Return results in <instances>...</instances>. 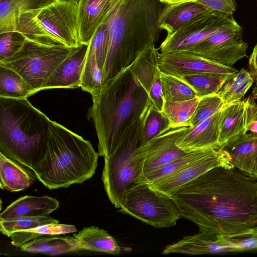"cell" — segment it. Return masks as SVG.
I'll return each mask as SVG.
<instances>
[{"label":"cell","mask_w":257,"mask_h":257,"mask_svg":"<svg viewBox=\"0 0 257 257\" xmlns=\"http://www.w3.org/2000/svg\"><path fill=\"white\" fill-rule=\"evenodd\" d=\"M211 148L199 150L187 153L173 160L143 179L139 183H152L203 157Z\"/></svg>","instance_id":"d590c367"},{"label":"cell","mask_w":257,"mask_h":257,"mask_svg":"<svg viewBox=\"0 0 257 257\" xmlns=\"http://www.w3.org/2000/svg\"><path fill=\"white\" fill-rule=\"evenodd\" d=\"M74 47L51 46L26 41L21 50L0 65L18 73L25 81L32 95L42 88Z\"/></svg>","instance_id":"ba28073f"},{"label":"cell","mask_w":257,"mask_h":257,"mask_svg":"<svg viewBox=\"0 0 257 257\" xmlns=\"http://www.w3.org/2000/svg\"><path fill=\"white\" fill-rule=\"evenodd\" d=\"M102 80L103 72L98 65L95 55L87 52L80 87L92 96L97 95L102 88Z\"/></svg>","instance_id":"836d02e7"},{"label":"cell","mask_w":257,"mask_h":257,"mask_svg":"<svg viewBox=\"0 0 257 257\" xmlns=\"http://www.w3.org/2000/svg\"><path fill=\"white\" fill-rule=\"evenodd\" d=\"M256 79H257V78L255 79V80H256Z\"/></svg>","instance_id":"c3c4849f"},{"label":"cell","mask_w":257,"mask_h":257,"mask_svg":"<svg viewBox=\"0 0 257 257\" xmlns=\"http://www.w3.org/2000/svg\"><path fill=\"white\" fill-rule=\"evenodd\" d=\"M256 95H257V79L256 80Z\"/></svg>","instance_id":"7dc6e473"},{"label":"cell","mask_w":257,"mask_h":257,"mask_svg":"<svg viewBox=\"0 0 257 257\" xmlns=\"http://www.w3.org/2000/svg\"><path fill=\"white\" fill-rule=\"evenodd\" d=\"M250 73L254 79L257 78V44L255 45L248 60Z\"/></svg>","instance_id":"7bdbcfd3"},{"label":"cell","mask_w":257,"mask_h":257,"mask_svg":"<svg viewBox=\"0 0 257 257\" xmlns=\"http://www.w3.org/2000/svg\"><path fill=\"white\" fill-rule=\"evenodd\" d=\"M220 166L233 167L225 151L221 148H211L203 157L149 184L154 189L171 197L187 184L209 170Z\"/></svg>","instance_id":"4fadbf2b"},{"label":"cell","mask_w":257,"mask_h":257,"mask_svg":"<svg viewBox=\"0 0 257 257\" xmlns=\"http://www.w3.org/2000/svg\"><path fill=\"white\" fill-rule=\"evenodd\" d=\"M198 0H160V2L163 4L173 5L178 4L189 2H198Z\"/></svg>","instance_id":"ee69618b"},{"label":"cell","mask_w":257,"mask_h":257,"mask_svg":"<svg viewBox=\"0 0 257 257\" xmlns=\"http://www.w3.org/2000/svg\"><path fill=\"white\" fill-rule=\"evenodd\" d=\"M171 197L199 231L229 237L257 227V179L236 167L214 168Z\"/></svg>","instance_id":"6da1fadb"},{"label":"cell","mask_w":257,"mask_h":257,"mask_svg":"<svg viewBox=\"0 0 257 257\" xmlns=\"http://www.w3.org/2000/svg\"><path fill=\"white\" fill-rule=\"evenodd\" d=\"M159 50L155 44L146 47L130 66V70L148 94L153 107L162 112L165 101L158 67Z\"/></svg>","instance_id":"9a60e30c"},{"label":"cell","mask_w":257,"mask_h":257,"mask_svg":"<svg viewBox=\"0 0 257 257\" xmlns=\"http://www.w3.org/2000/svg\"><path fill=\"white\" fill-rule=\"evenodd\" d=\"M88 44H80L60 64L42 88H76L81 86V78Z\"/></svg>","instance_id":"e0dca14e"},{"label":"cell","mask_w":257,"mask_h":257,"mask_svg":"<svg viewBox=\"0 0 257 257\" xmlns=\"http://www.w3.org/2000/svg\"><path fill=\"white\" fill-rule=\"evenodd\" d=\"M122 0H81L78 5L80 43L88 44L97 29Z\"/></svg>","instance_id":"ac0fdd59"},{"label":"cell","mask_w":257,"mask_h":257,"mask_svg":"<svg viewBox=\"0 0 257 257\" xmlns=\"http://www.w3.org/2000/svg\"><path fill=\"white\" fill-rule=\"evenodd\" d=\"M161 83L165 102H177L197 97L193 89L173 75L160 71Z\"/></svg>","instance_id":"d6a6232c"},{"label":"cell","mask_w":257,"mask_h":257,"mask_svg":"<svg viewBox=\"0 0 257 257\" xmlns=\"http://www.w3.org/2000/svg\"><path fill=\"white\" fill-rule=\"evenodd\" d=\"M92 98L88 115L97 136L98 154L104 158L114 150L125 130L140 117L150 98L130 66L109 80Z\"/></svg>","instance_id":"3957f363"},{"label":"cell","mask_w":257,"mask_h":257,"mask_svg":"<svg viewBox=\"0 0 257 257\" xmlns=\"http://www.w3.org/2000/svg\"><path fill=\"white\" fill-rule=\"evenodd\" d=\"M98 157L90 141L51 120L45 149L33 171L49 189L67 188L92 177Z\"/></svg>","instance_id":"277c9868"},{"label":"cell","mask_w":257,"mask_h":257,"mask_svg":"<svg viewBox=\"0 0 257 257\" xmlns=\"http://www.w3.org/2000/svg\"><path fill=\"white\" fill-rule=\"evenodd\" d=\"M254 80L250 72L242 68L227 77L217 94L224 105L241 101L252 85Z\"/></svg>","instance_id":"83f0119b"},{"label":"cell","mask_w":257,"mask_h":257,"mask_svg":"<svg viewBox=\"0 0 257 257\" xmlns=\"http://www.w3.org/2000/svg\"><path fill=\"white\" fill-rule=\"evenodd\" d=\"M119 211L155 228L174 226L181 217L173 198L147 183L135 184L126 191Z\"/></svg>","instance_id":"9c48e42d"},{"label":"cell","mask_w":257,"mask_h":257,"mask_svg":"<svg viewBox=\"0 0 257 257\" xmlns=\"http://www.w3.org/2000/svg\"><path fill=\"white\" fill-rule=\"evenodd\" d=\"M73 237L80 250L118 254L131 249L120 246L116 240L106 230L95 226L84 227L77 233H73Z\"/></svg>","instance_id":"d4e9b609"},{"label":"cell","mask_w":257,"mask_h":257,"mask_svg":"<svg viewBox=\"0 0 257 257\" xmlns=\"http://www.w3.org/2000/svg\"><path fill=\"white\" fill-rule=\"evenodd\" d=\"M224 237L234 252L257 249V227L238 235Z\"/></svg>","instance_id":"60d3db41"},{"label":"cell","mask_w":257,"mask_h":257,"mask_svg":"<svg viewBox=\"0 0 257 257\" xmlns=\"http://www.w3.org/2000/svg\"><path fill=\"white\" fill-rule=\"evenodd\" d=\"M158 67L161 72L174 76L191 74L229 75L238 71L185 50L160 53Z\"/></svg>","instance_id":"5bb4252c"},{"label":"cell","mask_w":257,"mask_h":257,"mask_svg":"<svg viewBox=\"0 0 257 257\" xmlns=\"http://www.w3.org/2000/svg\"><path fill=\"white\" fill-rule=\"evenodd\" d=\"M59 1L67 2H71V3H76V4H78L81 0H59Z\"/></svg>","instance_id":"f6af8a7d"},{"label":"cell","mask_w":257,"mask_h":257,"mask_svg":"<svg viewBox=\"0 0 257 257\" xmlns=\"http://www.w3.org/2000/svg\"><path fill=\"white\" fill-rule=\"evenodd\" d=\"M246 98L225 105L220 110L218 142L222 149L246 134Z\"/></svg>","instance_id":"ffe728a7"},{"label":"cell","mask_w":257,"mask_h":257,"mask_svg":"<svg viewBox=\"0 0 257 257\" xmlns=\"http://www.w3.org/2000/svg\"><path fill=\"white\" fill-rule=\"evenodd\" d=\"M152 106L150 100L140 117L125 130L114 150L104 157L101 180L109 201L117 208H120L126 191L140 180L136 152L140 147L142 132Z\"/></svg>","instance_id":"52a82bcc"},{"label":"cell","mask_w":257,"mask_h":257,"mask_svg":"<svg viewBox=\"0 0 257 257\" xmlns=\"http://www.w3.org/2000/svg\"><path fill=\"white\" fill-rule=\"evenodd\" d=\"M221 109L193 127L179 139L176 145L186 153L207 149L220 148L218 142V123Z\"/></svg>","instance_id":"d6986e66"},{"label":"cell","mask_w":257,"mask_h":257,"mask_svg":"<svg viewBox=\"0 0 257 257\" xmlns=\"http://www.w3.org/2000/svg\"><path fill=\"white\" fill-rule=\"evenodd\" d=\"M222 149L229 156L233 167L257 179V134L247 133Z\"/></svg>","instance_id":"7402d4cb"},{"label":"cell","mask_w":257,"mask_h":257,"mask_svg":"<svg viewBox=\"0 0 257 257\" xmlns=\"http://www.w3.org/2000/svg\"><path fill=\"white\" fill-rule=\"evenodd\" d=\"M162 4L160 0H122L111 14L106 21L109 45L102 87L159 40Z\"/></svg>","instance_id":"7a4b0ae2"},{"label":"cell","mask_w":257,"mask_h":257,"mask_svg":"<svg viewBox=\"0 0 257 257\" xmlns=\"http://www.w3.org/2000/svg\"><path fill=\"white\" fill-rule=\"evenodd\" d=\"M31 95L29 87L18 73L0 65V97L20 99Z\"/></svg>","instance_id":"f546056e"},{"label":"cell","mask_w":257,"mask_h":257,"mask_svg":"<svg viewBox=\"0 0 257 257\" xmlns=\"http://www.w3.org/2000/svg\"><path fill=\"white\" fill-rule=\"evenodd\" d=\"M201 97L177 101L165 102L163 111L168 118L171 128L189 126Z\"/></svg>","instance_id":"1f68e13d"},{"label":"cell","mask_w":257,"mask_h":257,"mask_svg":"<svg viewBox=\"0 0 257 257\" xmlns=\"http://www.w3.org/2000/svg\"><path fill=\"white\" fill-rule=\"evenodd\" d=\"M245 121L247 132L257 134V104L250 97L246 98Z\"/></svg>","instance_id":"b9f144b4"},{"label":"cell","mask_w":257,"mask_h":257,"mask_svg":"<svg viewBox=\"0 0 257 257\" xmlns=\"http://www.w3.org/2000/svg\"><path fill=\"white\" fill-rule=\"evenodd\" d=\"M109 45V32L106 21L96 30L88 44L87 52L95 55L98 65L102 70Z\"/></svg>","instance_id":"f35d334b"},{"label":"cell","mask_w":257,"mask_h":257,"mask_svg":"<svg viewBox=\"0 0 257 257\" xmlns=\"http://www.w3.org/2000/svg\"><path fill=\"white\" fill-rule=\"evenodd\" d=\"M226 252L234 251L226 243L224 236L199 231L197 234L184 236L177 242L167 245L162 253L200 255Z\"/></svg>","instance_id":"2e32d148"},{"label":"cell","mask_w":257,"mask_h":257,"mask_svg":"<svg viewBox=\"0 0 257 257\" xmlns=\"http://www.w3.org/2000/svg\"><path fill=\"white\" fill-rule=\"evenodd\" d=\"M27 40L17 31L0 33V62L12 57L23 47Z\"/></svg>","instance_id":"ab89813d"},{"label":"cell","mask_w":257,"mask_h":257,"mask_svg":"<svg viewBox=\"0 0 257 257\" xmlns=\"http://www.w3.org/2000/svg\"><path fill=\"white\" fill-rule=\"evenodd\" d=\"M76 231V228L73 225L51 223L16 232L9 237L13 245L21 247L25 243L42 236L64 234L73 233Z\"/></svg>","instance_id":"f1b7e54d"},{"label":"cell","mask_w":257,"mask_h":257,"mask_svg":"<svg viewBox=\"0 0 257 257\" xmlns=\"http://www.w3.org/2000/svg\"><path fill=\"white\" fill-rule=\"evenodd\" d=\"M59 205L56 199L47 195L21 196L1 213L0 220L48 215L58 209Z\"/></svg>","instance_id":"44dd1931"},{"label":"cell","mask_w":257,"mask_h":257,"mask_svg":"<svg viewBox=\"0 0 257 257\" xmlns=\"http://www.w3.org/2000/svg\"><path fill=\"white\" fill-rule=\"evenodd\" d=\"M24 251L51 255L68 253L80 250L72 236L59 235H44L24 244L21 247Z\"/></svg>","instance_id":"484cf974"},{"label":"cell","mask_w":257,"mask_h":257,"mask_svg":"<svg viewBox=\"0 0 257 257\" xmlns=\"http://www.w3.org/2000/svg\"><path fill=\"white\" fill-rule=\"evenodd\" d=\"M170 121L163 111H159L151 106L146 120L140 139V147L144 146L153 139L170 130Z\"/></svg>","instance_id":"e575fe53"},{"label":"cell","mask_w":257,"mask_h":257,"mask_svg":"<svg viewBox=\"0 0 257 257\" xmlns=\"http://www.w3.org/2000/svg\"><path fill=\"white\" fill-rule=\"evenodd\" d=\"M13 31L40 44L76 47L81 44L78 5L56 0L43 8L23 12L16 19Z\"/></svg>","instance_id":"8992f818"},{"label":"cell","mask_w":257,"mask_h":257,"mask_svg":"<svg viewBox=\"0 0 257 257\" xmlns=\"http://www.w3.org/2000/svg\"><path fill=\"white\" fill-rule=\"evenodd\" d=\"M56 0H0V33L12 32L19 15L49 5Z\"/></svg>","instance_id":"4316f807"},{"label":"cell","mask_w":257,"mask_h":257,"mask_svg":"<svg viewBox=\"0 0 257 257\" xmlns=\"http://www.w3.org/2000/svg\"><path fill=\"white\" fill-rule=\"evenodd\" d=\"M37 178L35 172L21 163L0 153V187L18 192L31 187Z\"/></svg>","instance_id":"603a6c76"},{"label":"cell","mask_w":257,"mask_h":257,"mask_svg":"<svg viewBox=\"0 0 257 257\" xmlns=\"http://www.w3.org/2000/svg\"><path fill=\"white\" fill-rule=\"evenodd\" d=\"M239 26L233 14L210 10L167 35L159 48L161 53L184 50L218 32Z\"/></svg>","instance_id":"30bf717a"},{"label":"cell","mask_w":257,"mask_h":257,"mask_svg":"<svg viewBox=\"0 0 257 257\" xmlns=\"http://www.w3.org/2000/svg\"><path fill=\"white\" fill-rule=\"evenodd\" d=\"M228 76L203 73L185 74L176 77L184 81L191 87L197 97H202L217 94Z\"/></svg>","instance_id":"4dcf8cb0"},{"label":"cell","mask_w":257,"mask_h":257,"mask_svg":"<svg viewBox=\"0 0 257 257\" xmlns=\"http://www.w3.org/2000/svg\"><path fill=\"white\" fill-rule=\"evenodd\" d=\"M50 121L27 98L0 97V153L33 170L45 149Z\"/></svg>","instance_id":"5b68a950"},{"label":"cell","mask_w":257,"mask_h":257,"mask_svg":"<svg viewBox=\"0 0 257 257\" xmlns=\"http://www.w3.org/2000/svg\"><path fill=\"white\" fill-rule=\"evenodd\" d=\"M207 1V0H198L197 3H200L204 6Z\"/></svg>","instance_id":"bcb514c9"},{"label":"cell","mask_w":257,"mask_h":257,"mask_svg":"<svg viewBox=\"0 0 257 257\" xmlns=\"http://www.w3.org/2000/svg\"><path fill=\"white\" fill-rule=\"evenodd\" d=\"M247 47L248 43L243 40L240 26L218 32L184 50L232 66L239 60L247 57Z\"/></svg>","instance_id":"7c38bea8"},{"label":"cell","mask_w":257,"mask_h":257,"mask_svg":"<svg viewBox=\"0 0 257 257\" xmlns=\"http://www.w3.org/2000/svg\"><path fill=\"white\" fill-rule=\"evenodd\" d=\"M224 106L217 94L201 97L194 114L189 122V126L193 127L219 111Z\"/></svg>","instance_id":"74e56055"},{"label":"cell","mask_w":257,"mask_h":257,"mask_svg":"<svg viewBox=\"0 0 257 257\" xmlns=\"http://www.w3.org/2000/svg\"><path fill=\"white\" fill-rule=\"evenodd\" d=\"M59 221L48 215L36 217H20L12 219L0 220L1 232L9 237L20 231L30 229L42 225L57 223Z\"/></svg>","instance_id":"8d00e7d4"},{"label":"cell","mask_w":257,"mask_h":257,"mask_svg":"<svg viewBox=\"0 0 257 257\" xmlns=\"http://www.w3.org/2000/svg\"><path fill=\"white\" fill-rule=\"evenodd\" d=\"M213 10L196 2L165 4L159 19L161 30L170 34L198 15Z\"/></svg>","instance_id":"cb8c5ba5"},{"label":"cell","mask_w":257,"mask_h":257,"mask_svg":"<svg viewBox=\"0 0 257 257\" xmlns=\"http://www.w3.org/2000/svg\"><path fill=\"white\" fill-rule=\"evenodd\" d=\"M189 129V126L172 128L138 148L136 159L141 175L138 183L161 167L187 153L179 149L176 143Z\"/></svg>","instance_id":"8fae6325"}]
</instances>
